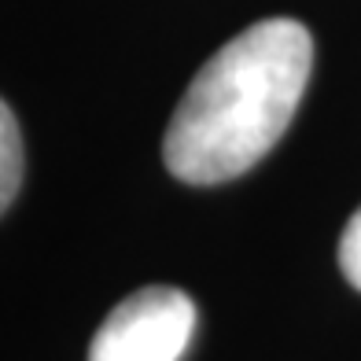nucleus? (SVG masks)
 I'll return each instance as SVG.
<instances>
[{
	"mask_svg": "<svg viewBox=\"0 0 361 361\" xmlns=\"http://www.w3.org/2000/svg\"><path fill=\"white\" fill-rule=\"evenodd\" d=\"M314 67V37L295 19L247 26L210 56L180 96L162 162L185 185L247 173L291 126Z\"/></svg>",
	"mask_w": 361,
	"mask_h": 361,
	"instance_id": "nucleus-1",
	"label": "nucleus"
},
{
	"mask_svg": "<svg viewBox=\"0 0 361 361\" xmlns=\"http://www.w3.org/2000/svg\"><path fill=\"white\" fill-rule=\"evenodd\" d=\"M195 332V302L177 288H140L107 314L89 361H180Z\"/></svg>",
	"mask_w": 361,
	"mask_h": 361,
	"instance_id": "nucleus-2",
	"label": "nucleus"
},
{
	"mask_svg": "<svg viewBox=\"0 0 361 361\" xmlns=\"http://www.w3.org/2000/svg\"><path fill=\"white\" fill-rule=\"evenodd\" d=\"M23 185V133L11 107L0 100V214L15 203Z\"/></svg>",
	"mask_w": 361,
	"mask_h": 361,
	"instance_id": "nucleus-3",
	"label": "nucleus"
},
{
	"mask_svg": "<svg viewBox=\"0 0 361 361\" xmlns=\"http://www.w3.org/2000/svg\"><path fill=\"white\" fill-rule=\"evenodd\" d=\"M339 269L361 291V207L354 210V218L347 221V228L339 236Z\"/></svg>",
	"mask_w": 361,
	"mask_h": 361,
	"instance_id": "nucleus-4",
	"label": "nucleus"
}]
</instances>
